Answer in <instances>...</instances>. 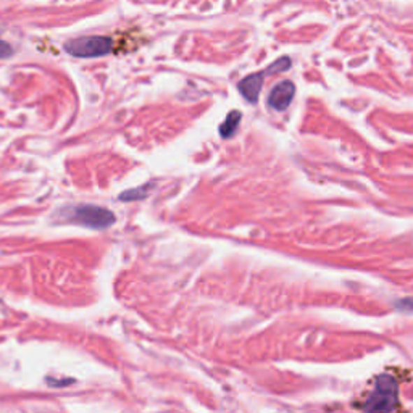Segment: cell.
I'll use <instances>...</instances> for the list:
<instances>
[{
	"label": "cell",
	"mask_w": 413,
	"mask_h": 413,
	"mask_svg": "<svg viewBox=\"0 0 413 413\" xmlns=\"http://www.w3.org/2000/svg\"><path fill=\"white\" fill-rule=\"evenodd\" d=\"M60 217L70 223L80 224V226H86L89 229H97V231H103V229L113 226L115 219H117L113 212L97 205H76L65 208L60 213Z\"/></svg>",
	"instance_id": "cell-1"
},
{
	"label": "cell",
	"mask_w": 413,
	"mask_h": 413,
	"mask_svg": "<svg viewBox=\"0 0 413 413\" xmlns=\"http://www.w3.org/2000/svg\"><path fill=\"white\" fill-rule=\"evenodd\" d=\"M399 388L397 381L391 375H379L376 378L375 391L371 392L368 400L362 405L365 412H389L397 407Z\"/></svg>",
	"instance_id": "cell-2"
},
{
	"label": "cell",
	"mask_w": 413,
	"mask_h": 413,
	"mask_svg": "<svg viewBox=\"0 0 413 413\" xmlns=\"http://www.w3.org/2000/svg\"><path fill=\"white\" fill-rule=\"evenodd\" d=\"M65 52L76 59H96L112 52L113 43L107 36H85L65 43Z\"/></svg>",
	"instance_id": "cell-3"
},
{
	"label": "cell",
	"mask_w": 413,
	"mask_h": 413,
	"mask_svg": "<svg viewBox=\"0 0 413 413\" xmlns=\"http://www.w3.org/2000/svg\"><path fill=\"white\" fill-rule=\"evenodd\" d=\"M296 94V86L291 81H283L271 89L268 96V106L276 110V112H283L291 106L292 99Z\"/></svg>",
	"instance_id": "cell-4"
},
{
	"label": "cell",
	"mask_w": 413,
	"mask_h": 413,
	"mask_svg": "<svg viewBox=\"0 0 413 413\" xmlns=\"http://www.w3.org/2000/svg\"><path fill=\"white\" fill-rule=\"evenodd\" d=\"M263 76L265 73H255V75H249L239 82L238 89L245 101H249L250 103H255L259 101L261 86H263Z\"/></svg>",
	"instance_id": "cell-5"
},
{
	"label": "cell",
	"mask_w": 413,
	"mask_h": 413,
	"mask_svg": "<svg viewBox=\"0 0 413 413\" xmlns=\"http://www.w3.org/2000/svg\"><path fill=\"white\" fill-rule=\"evenodd\" d=\"M240 118H242V115H240V112H236V110L229 113L226 119L222 123V126H219V136L223 139H231L239 128Z\"/></svg>",
	"instance_id": "cell-6"
},
{
	"label": "cell",
	"mask_w": 413,
	"mask_h": 413,
	"mask_svg": "<svg viewBox=\"0 0 413 413\" xmlns=\"http://www.w3.org/2000/svg\"><path fill=\"white\" fill-rule=\"evenodd\" d=\"M150 187H152V184H145L143 187H139V189H131V191H126L123 192L122 196H119V201H124V202H131V201H139V198H144L147 197Z\"/></svg>",
	"instance_id": "cell-7"
},
{
	"label": "cell",
	"mask_w": 413,
	"mask_h": 413,
	"mask_svg": "<svg viewBox=\"0 0 413 413\" xmlns=\"http://www.w3.org/2000/svg\"><path fill=\"white\" fill-rule=\"evenodd\" d=\"M289 66H291V60L287 59V57H283V59L276 60L273 65L266 68L265 75H276V73H283L286 70H289Z\"/></svg>",
	"instance_id": "cell-8"
},
{
	"label": "cell",
	"mask_w": 413,
	"mask_h": 413,
	"mask_svg": "<svg viewBox=\"0 0 413 413\" xmlns=\"http://www.w3.org/2000/svg\"><path fill=\"white\" fill-rule=\"evenodd\" d=\"M0 34H2V28H0ZM13 52L15 50H13L12 45L0 39V60H5V59H8V57H12Z\"/></svg>",
	"instance_id": "cell-9"
},
{
	"label": "cell",
	"mask_w": 413,
	"mask_h": 413,
	"mask_svg": "<svg viewBox=\"0 0 413 413\" xmlns=\"http://www.w3.org/2000/svg\"><path fill=\"white\" fill-rule=\"evenodd\" d=\"M75 383V379H54V378H47V384L50 386V388H65V386H70Z\"/></svg>",
	"instance_id": "cell-10"
}]
</instances>
